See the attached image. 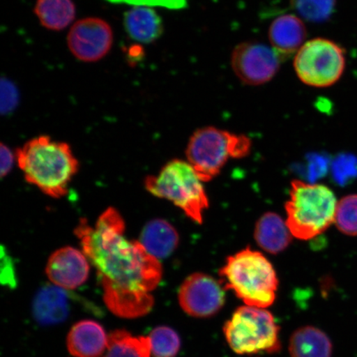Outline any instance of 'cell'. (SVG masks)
Masks as SVG:
<instances>
[{"mask_svg": "<svg viewBox=\"0 0 357 357\" xmlns=\"http://www.w3.org/2000/svg\"><path fill=\"white\" fill-rule=\"evenodd\" d=\"M124 234L123 218L112 207L95 227L82 218L75 229L82 252L96 269L106 306L120 318L137 319L153 310L151 292L162 280L163 270L139 241H128Z\"/></svg>", "mask_w": 357, "mask_h": 357, "instance_id": "1", "label": "cell"}, {"mask_svg": "<svg viewBox=\"0 0 357 357\" xmlns=\"http://www.w3.org/2000/svg\"><path fill=\"white\" fill-rule=\"evenodd\" d=\"M16 158L26 181L52 198L59 199L66 195L79 169L70 146L52 141L48 136L26 142L17 150Z\"/></svg>", "mask_w": 357, "mask_h": 357, "instance_id": "2", "label": "cell"}, {"mask_svg": "<svg viewBox=\"0 0 357 357\" xmlns=\"http://www.w3.org/2000/svg\"><path fill=\"white\" fill-rule=\"evenodd\" d=\"M221 283L231 289L245 305H273L279 281L271 263L261 252L245 248L227 259L220 271Z\"/></svg>", "mask_w": 357, "mask_h": 357, "instance_id": "3", "label": "cell"}, {"mask_svg": "<svg viewBox=\"0 0 357 357\" xmlns=\"http://www.w3.org/2000/svg\"><path fill=\"white\" fill-rule=\"evenodd\" d=\"M337 201L328 187L293 181L285 204L287 225L298 239L310 240L322 234L335 221Z\"/></svg>", "mask_w": 357, "mask_h": 357, "instance_id": "4", "label": "cell"}, {"mask_svg": "<svg viewBox=\"0 0 357 357\" xmlns=\"http://www.w3.org/2000/svg\"><path fill=\"white\" fill-rule=\"evenodd\" d=\"M202 183L188 162L173 160L158 176H147L145 186L155 197L171 201L190 220L202 223L203 212L209 205Z\"/></svg>", "mask_w": 357, "mask_h": 357, "instance_id": "5", "label": "cell"}, {"mask_svg": "<svg viewBox=\"0 0 357 357\" xmlns=\"http://www.w3.org/2000/svg\"><path fill=\"white\" fill-rule=\"evenodd\" d=\"M251 149L252 142L247 136L209 126L193 133L186 156L201 181L207 182L221 172L229 158H243Z\"/></svg>", "mask_w": 357, "mask_h": 357, "instance_id": "6", "label": "cell"}, {"mask_svg": "<svg viewBox=\"0 0 357 357\" xmlns=\"http://www.w3.org/2000/svg\"><path fill=\"white\" fill-rule=\"evenodd\" d=\"M227 344L238 355L273 354L281 349L280 328L271 312L255 306L236 309L223 326Z\"/></svg>", "mask_w": 357, "mask_h": 357, "instance_id": "7", "label": "cell"}, {"mask_svg": "<svg viewBox=\"0 0 357 357\" xmlns=\"http://www.w3.org/2000/svg\"><path fill=\"white\" fill-rule=\"evenodd\" d=\"M294 68L298 78L307 86H332L344 73V49L327 38L310 40L294 55Z\"/></svg>", "mask_w": 357, "mask_h": 357, "instance_id": "8", "label": "cell"}, {"mask_svg": "<svg viewBox=\"0 0 357 357\" xmlns=\"http://www.w3.org/2000/svg\"><path fill=\"white\" fill-rule=\"evenodd\" d=\"M281 61L273 48L255 42L238 44L231 54V66L236 77L251 86L271 82L278 73Z\"/></svg>", "mask_w": 357, "mask_h": 357, "instance_id": "9", "label": "cell"}, {"mask_svg": "<svg viewBox=\"0 0 357 357\" xmlns=\"http://www.w3.org/2000/svg\"><path fill=\"white\" fill-rule=\"evenodd\" d=\"M225 291L222 283L212 276L194 273L181 284L178 303L181 309L194 318H211L225 305Z\"/></svg>", "mask_w": 357, "mask_h": 357, "instance_id": "10", "label": "cell"}, {"mask_svg": "<svg viewBox=\"0 0 357 357\" xmlns=\"http://www.w3.org/2000/svg\"><path fill=\"white\" fill-rule=\"evenodd\" d=\"M113 41L111 26L99 17H86L75 22L67 36L70 52L84 62L102 59L111 50Z\"/></svg>", "mask_w": 357, "mask_h": 357, "instance_id": "11", "label": "cell"}, {"mask_svg": "<svg viewBox=\"0 0 357 357\" xmlns=\"http://www.w3.org/2000/svg\"><path fill=\"white\" fill-rule=\"evenodd\" d=\"M89 270V261L83 252L65 247L52 254L47 261L46 273L56 287L75 289L86 282Z\"/></svg>", "mask_w": 357, "mask_h": 357, "instance_id": "12", "label": "cell"}, {"mask_svg": "<svg viewBox=\"0 0 357 357\" xmlns=\"http://www.w3.org/2000/svg\"><path fill=\"white\" fill-rule=\"evenodd\" d=\"M269 40L271 47L281 61L296 55L305 44L307 29L305 22L296 15H280L271 22Z\"/></svg>", "mask_w": 357, "mask_h": 357, "instance_id": "13", "label": "cell"}, {"mask_svg": "<svg viewBox=\"0 0 357 357\" xmlns=\"http://www.w3.org/2000/svg\"><path fill=\"white\" fill-rule=\"evenodd\" d=\"M66 344L74 357H100L108 348L109 336L99 323L82 320L70 328Z\"/></svg>", "mask_w": 357, "mask_h": 357, "instance_id": "14", "label": "cell"}, {"mask_svg": "<svg viewBox=\"0 0 357 357\" xmlns=\"http://www.w3.org/2000/svg\"><path fill=\"white\" fill-rule=\"evenodd\" d=\"M33 311L34 319L40 324L63 322L70 312L68 296L64 289L47 285L36 294Z\"/></svg>", "mask_w": 357, "mask_h": 357, "instance_id": "15", "label": "cell"}, {"mask_svg": "<svg viewBox=\"0 0 357 357\" xmlns=\"http://www.w3.org/2000/svg\"><path fill=\"white\" fill-rule=\"evenodd\" d=\"M178 240L177 231L171 223L162 218H156L144 227L139 242L147 252L159 260L171 256L176 251Z\"/></svg>", "mask_w": 357, "mask_h": 357, "instance_id": "16", "label": "cell"}, {"mask_svg": "<svg viewBox=\"0 0 357 357\" xmlns=\"http://www.w3.org/2000/svg\"><path fill=\"white\" fill-rule=\"evenodd\" d=\"M254 236L259 247L271 254L283 252L293 238L287 222L272 212L263 214L257 221Z\"/></svg>", "mask_w": 357, "mask_h": 357, "instance_id": "17", "label": "cell"}, {"mask_svg": "<svg viewBox=\"0 0 357 357\" xmlns=\"http://www.w3.org/2000/svg\"><path fill=\"white\" fill-rule=\"evenodd\" d=\"M333 343L322 330L305 326L294 331L289 338L291 357H333Z\"/></svg>", "mask_w": 357, "mask_h": 357, "instance_id": "18", "label": "cell"}, {"mask_svg": "<svg viewBox=\"0 0 357 357\" xmlns=\"http://www.w3.org/2000/svg\"><path fill=\"white\" fill-rule=\"evenodd\" d=\"M124 26L128 34L142 43H153L163 33L162 20L150 7L131 8L125 15Z\"/></svg>", "mask_w": 357, "mask_h": 357, "instance_id": "19", "label": "cell"}, {"mask_svg": "<svg viewBox=\"0 0 357 357\" xmlns=\"http://www.w3.org/2000/svg\"><path fill=\"white\" fill-rule=\"evenodd\" d=\"M34 13L44 28L61 31L73 22L77 10L73 0H38Z\"/></svg>", "mask_w": 357, "mask_h": 357, "instance_id": "20", "label": "cell"}, {"mask_svg": "<svg viewBox=\"0 0 357 357\" xmlns=\"http://www.w3.org/2000/svg\"><path fill=\"white\" fill-rule=\"evenodd\" d=\"M105 357H150L149 337L133 336L126 330H116L109 336V345Z\"/></svg>", "mask_w": 357, "mask_h": 357, "instance_id": "21", "label": "cell"}, {"mask_svg": "<svg viewBox=\"0 0 357 357\" xmlns=\"http://www.w3.org/2000/svg\"><path fill=\"white\" fill-rule=\"evenodd\" d=\"M149 337L153 357H176L181 350L180 336L175 330L167 326L155 328Z\"/></svg>", "mask_w": 357, "mask_h": 357, "instance_id": "22", "label": "cell"}, {"mask_svg": "<svg viewBox=\"0 0 357 357\" xmlns=\"http://www.w3.org/2000/svg\"><path fill=\"white\" fill-rule=\"evenodd\" d=\"M334 223L343 234L357 236V195H347L338 201Z\"/></svg>", "mask_w": 357, "mask_h": 357, "instance_id": "23", "label": "cell"}, {"mask_svg": "<svg viewBox=\"0 0 357 357\" xmlns=\"http://www.w3.org/2000/svg\"><path fill=\"white\" fill-rule=\"evenodd\" d=\"M293 4L303 19L321 22L331 15L335 0H293Z\"/></svg>", "mask_w": 357, "mask_h": 357, "instance_id": "24", "label": "cell"}, {"mask_svg": "<svg viewBox=\"0 0 357 357\" xmlns=\"http://www.w3.org/2000/svg\"><path fill=\"white\" fill-rule=\"evenodd\" d=\"M333 172L337 182L345 184L357 176V159L351 155H342L335 160Z\"/></svg>", "mask_w": 357, "mask_h": 357, "instance_id": "25", "label": "cell"}, {"mask_svg": "<svg viewBox=\"0 0 357 357\" xmlns=\"http://www.w3.org/2000/svg\"><path fill=\"white\" fill-rule=\"evenodd\" d=\"M20 102V93L10 79L1 80V113L8 114L15 109Z\"/></svg>", "mask_w": 357, "mask_h": 357, "instance_id": "26", "label": "cell"}, {"mask_svg": "<svg viewBox=\"0 0 357 357\" xmlns=\"http://www.w3.org/2000/svg\"><path fill=\"white\" fill-rule=\"evenodd\" d=\"M114 3H126L142 7L162 6L178 8L184 6L185 0H109Z\"/></svg>", "mask_w": 357, "mask_h": 357, "instance_id": "27", "label": "cell"}, {"mask_svg": "<svg viewBox=\"0 0 357 357\" xmlns=\"http://www.w3.org/2000/svg\"><path fill=\"white\" fill-rule=\"evenodd\" d=\"M0 158H1V178L6 177L10 174L15 162V156H13V151L6 145L1 144V149H0Z\"/></svg>", "mask_w": 357, "mask_h": 357, "instance_id": "28", "label": "cell"}, {"mask_svg": "<svg viewBox=\"0 0 357 357\" xmlns=\"http://www.w3.org/2000/svg\"><path fill=\"white\" fill-rule=\"evenodd\" d=\"M144 55V49H142L140 46H138V45H136V46L133 47L132 46V47L128 49V58L129 61L132 62V63L137 61L138 60H140L142 56Z\"/></svg>", "mask_w": 357, "mask_h": 357, "instance_id": "29", "label": "cell"}]
</instances>
